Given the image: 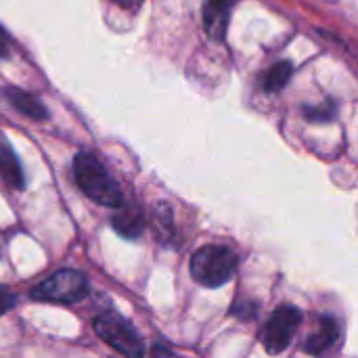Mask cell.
<instances>
[{"mask_svg":"<svg viewBox=\"0 0 358 358\" xmlns=\"http://www.w3.org/2000/svg\"><path fill=\"white\" fill-rule=\"evenodd\" d=\"M0 178L8 185V187H13V189H23V185H25V180H23V170H21V166H19V159H17V155L13 153V149H10V145L8 143H4L2 138H0Z\"/></svg>","mask_w":358,"mask_h":358,"instance_id":"obj_9","label":"cell"},{"mask_svg":"<svg viewBox=\"0 0 358 358\" xmlns=\"http://www.w3.org/2000/svg\"><path fill=\"white\" fill-rule=\"evenodd\" d=\"M237 0H206L203 6V23L206 31L220 40L227 34V23H229V13L235 6Z\"/></svg>","mask_w":358,"mask_h":358,"instance_id":"obj_6","label":"cell"},{"mask_svg":"<svg viewBox=\"0 0 358 358\" xmlns=\"http://www.w3.org/2000/svg\"><path fill=\"white\" fill-rule=\"evenodd\" d=\"M8 55V38L4 34V29L0 27V59Z\"/></svg>","mask_w":358,"mask_h":358,"instance_id":"obj_13","label":"cell"},{"mask_svg":"<svg viewBox=\"0 0 358 358\" xmlns=\"http://www.w3.org/2000/svg\"><path fill=\"white\" fill-rule=\"evenodd\" d=\"M292 73H294V67H292V63H287V61H281V63L273 65V67L268 69L266 78H264V88H266L268 92H279V90H283V88L287 86Z\"/></svg>","mask_w":358,"mask_h":358,"instance_id":"obj_11","label":"cell"},{"mask_svg":"<svg viewBox=\"0 0 358 358\" xmlns=\"http://www.w3.org/2000/svg\"><path fill=\"white\" fill-rule=\"evenodd\" d=\"M237 268V256L224 245L199 248L189 264L191 277L203 287H222L229 283Z\"/></svg>","mask_w":358,"mask_h":358,"instance_id":"obj_2","label":"cell"},{"mask_svg":"<svg viewBox=\"0 0 358 358\" xmlns=\"http://www.w3.org/2000/svg\"><path fill=\"white\" fill-rule=\"evenodd\" d=\"M88 296V281L78 271H57L31 289V298L40 302L78 304Z\"/></svg>","mask_w":358,"mask_h":358,"instance_id":"obj_3","label":"cell"},{"mask_svg":"<svg viewBox=\"0 0 358 358\" xmlns=\"http://www.w3.org/2000/svg\"><path fill=\"white\" fill-rule=\"evenodd\" d=\"M340 338V327H338V321L334 317H323L317 331L313 336L306 338V344H304V350L313 357L317 355H323L325 350H329Z\"/></svg>","mask_w":358,"mask_h":358,"instance_id":"obj_7","label":"cell"},{"mask_svg":"<svg viewBox=\"0 0 358 358\" xmlns=\"http://www.w3.org/2000/svg\"><path fill=\"white\" fill-rule=\"evenodd\" d=\"M94 331L96 336L107 342L113 350L126 358H143L145 346L141 336L134 331V327L115 313H103L94 319Z\"/></svg>","mask_w":358,"mask_h":358,"instance_id":"obj_4","label":"cell"},{"mask_svg":"<svg viewBox=\"0 0 358 358\" xmlns=\"http://www.w3.org/2000/svg\"><path fill=\"white\" fill-rule=\"evenodd\" d=\"M73 178L86 197L105 208H122L124 195L115 178L92 153H78L73 157Z\"/></svg>","mask_w":358,"mask_h":358,"instance_id":"obj_1","label":"cell"},{"mask_svg":"<svg viewBox=\"0 0 358 358\" xmlns=\"http://www.w3.org/2000/svg\"><path fill=\"white\" fill-rule=\"evenodd\" d=\"M120 6H124V8H134V6H138L143 0H115Z\"/></svg>","mask_w":358,"mask_h":358,"instance_id":"obj_14","label":"cell"},{"mask_svg":"<svg viewBox=\"0 0 358 358\" xmlns=\"http://www.w3.org/2000/svg\"><path fill=\"white\" fill-rule=\"evenodd\" d=\"M15 302H17V298H15L8 289L0 287V315L8 313V310L15 306Z\"/></svg>","mask_w":358,"mask_h":358,"instance_id":"obj_12","label":"cell"},{"mask_svg":"<svg viewBox=\"0 0 358 358\" xmlns=\"http://www.w3.org/2000/svg\"><path fill=\"white\" fill-rule=\"evenodd\" d=\"M111 222H113V229L126 239H136L145 229L143 214L136 208H122L120 214H115Z\"/></svg>","mask_w":358,"mask_h":358,"instance_id":"obj_10","label":"cell"},{"mask_svg":"<svg viewBox=\"0 0 358 358\" xmlns=\"http://www.w3.org/2000/svg\"><path fill=\"white\" fill-rule=\"evenodd\" d=\"M302 323V313L294 306H281L273 313L262 329V344L268 355H281L294 340L298 325Z\"/></svg>","mask_w":358,"mask_h":358,"instance_id":"obj_5","label":"cell"},{"mask_svg":"<svg viewBox=\"0 0 358 358\" xmlns=\"http://www.w3.org/2000/svg\"><path fill=\"white\" fill-rule=\"evenodd\" d=\"M4 96H6V101H8L17 111H21V113L27 115V117H34V120H46V117H48L46 107H44L36 96H31V94L25 92V90H19V88H4Z\"/></svg>","mask_w":358,"mask_h":358,"instance_id":"obj_8","label":"cell"}]
</instances>
